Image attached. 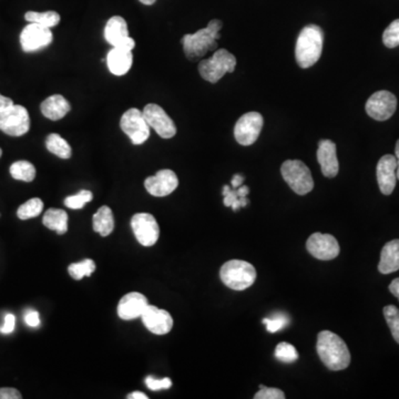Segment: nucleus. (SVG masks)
Segmentation results:
<instances>
[{
  "mask_svg": "<svg viewBox=\"0 0 399 399\" xmlns=\"http://www.w3.org/2000/svg\"><path fill=\"white\" fill-rule=\"evenodd\" d=\"M389 291L392 293L393 295H395L399 300V277L398 279H395L390 285H389Z\"/></svg>",
  "mask_w": 399,
  "mask_h": 399,
  "instance_id": "nucleus-43",
  "label": "nucleus"
},
{
  "mask_svg": "<svg viewBox=\"0 0 399 399\" xmlns=\"http://www.w3.org/2000/svg\"><path fill=\"white\" fill-rule=\"evenodd\" d=\"M221 28L222 21L213 19L206 28L200 29L192 35H186L182 39V43L186 58L191 62H196L206 56V52L215 50L218 47L216 40L221 37L219 33Z\"/></svg>",
  "mask_w": 399,
  "mask_h": 399,
  "instance_id": "nucleus-2",
  "label": "nucleus"
},
{
  "mask_svg": "<svg viewBox=\"0 0 399 399\" xmlns=\"http://www.w3.org/2000/svg\"><path fill=\"white\" fill-rule=\"evenodd\" d=\"M263 323L265 324L267 331L270 333H276L288 325V318L284 314H276V316H273L272 318H264Z\"/></svg>",
  "mask_w": 399,
  "mask_h": 399,
  "instance_id": "nucleus-36",
  "label": "nucleus"
},
{
  "mask_svg": "<svg viewBox=\"0 0 399 399\" xmlns=\"http://www.w3.org/2000/svg\"><path fill=\"white\" fill-rule=\"evenodd\" d=\"M399 270V240H393L381 249L378 271L381 274H390Z\"/></svg>",
  "mask_w": 399,
  "mask_h": 399,
  "instance_id": "nucleus-23",
  "label": "nucleus"
},
{
  "mask_svg": "<svg viewBox=\"0 0 399 399\" xmlns=\"http://www.w3.org/2000/svg\"><path fill=\"white\" fill-rule=\"evenodd\" d=\"M263 117L259 112H247L237 120L234 137L241 145H252L259 139L263 128Z\"/></svg>",
  "mask_w": 399,
  "mask_h": 399,
  "instance_id": "nucleus-9",
  "label": "nucleus"
},
{
  "mask_svg": "<svg viewBox=\"0 0 399 399\" xmlns=\"http://www.w3.org/2000/svg\"><path fill=\"white\" fill-rule=\"evenodd\" d=\"M105 38L116 48L133 51L135 47V40L129 36L127 21L120 16H113L108 21L105 27Z\"/></svg>",
  "mask_w": 399,
  "mask_h": 399,
  "instance_id": "nucleus-15",
  "label": "nucleus"
},
{
  "mask_svg": "<svg viewBox=\"0 0 399 399\" xmlns=\"http://www.w3.org/2000/svg\"><path fill=\"white\" fill-rule=\"evenodd\" d=\"M318 356L331 371H343L351 364V353L345 342L331 331H323L317 336Z\"/></svg>",
  "mask_w": 399,
  "mask_h": 399,
  "instance_id": "nucleus-1",
  "label": "nucleus"
},
{
  "mask_svg": "<svg viewBox=\"0 0 399 399\" xmlns=\"http://www.w3.org/2000/svg\"><path fill=\"white\" fill-rule=\"evenodd\" d=\"M383 43L387 48L399 46V19L393 21L383 33Z\"/></svg>",
  "mask_w": 399,
  "mask_h": 399,
  "instance_id": "nucleus-35",
  "label": "nucleus"
},
{
  "mask_svg": "<svg viewBox=\"0 0 399 399\" xmlns=\"http://www.w3.org/2000/svg\"><path fill=\"white\" fill-rule=\"evenodd\" d=\"M275 357L283 363H293V361H298V353L294 346L283 342L276 346Z\"/></svg>",
  "mask_w": 399,
  "mask_h": 399,
  "instance_id": "nucleus-34",
  "label": "nucleus"
},
{
  "mask_svg": "<svg viewBox=\"0 0 399 399\" xmlns=\"http://www.w3.org/2000/svg\"><path fill=\"white\" fill-rule=\"evenodd\" d=\"M317 160L320 163L322 173L326 178H335L339 171L336 145L333 141L320 140L318 143Z\"/></svg>",
  "mask_w": 399,
  "mask_h": 399,
  "instance_id": "nucleus-20",
  "label": "nucleus"
},
{
  "mask_svg": "<svg viewBox=\"0 0 399 399\" xmlns=\"http://www.w3.org/2000/svg\"><path fill=\"white\" fill-rule=\"evenodd\" d=\"M259 392L255 394V399H284V393L279 388H271V387H265L263 385L259 386Z\"/></svg>",
  "mask_w": 399,
  "mask_h": 399,
  "instance_id": "nucleus-37",
  "label": "nucleus"
},
{
  "mask_svg": "<svg viewBox=\"0 0 399 399\" xmlns=\"http://www.w3.org/2000/svg\"><path fill=\"white\" fill-rule=\"evenodd\" d=\"M145 385L147 388L151 389L153 392H158L162 389H169L172 386V381L170 378L155 379L153 377H147L145 379Z\"/></svg>",
  "mask_w": 399,
  "mask_h": 399,
  "instance_id": "nucleus-38",
  "label": "nucleus"
},
{
  "mask_svg": "<svg viewBox=\"0 0 399 399\" xmlns=\"http://www.w3.org/2000/svg\"><path fill=\"white\" fill-rule=\"evenodd\" d=\"M220 277L224 285L231 290L245 291L254 284L257 270L251 263L242 259H231L221 267Z\"/></svg>",
  "mask_w": 399,
  "mask_h": 399,
  "instance_id": "nucleus-4",
  "label": "nucleus"
},
{
  "mask_svg": "<svg viewBox=\"0 0 399 399\" xmlns=\"http://www.w3.org/2000/svg\"><path fill=\"white\" fill-rule=\"evenodd\" d=\"M222 194L224 196V206L232 208L233 211H237L242 206H247L249 201L247 198H240L237 189H231L229 186H224Z\"/></svg>",
  "mask_w": 399,
  "mask_h": 399,
  "instance_id": "nucleus-31",
  "label": "nucleus"
},
{
  "mask_svg": "<svg viewBox=\"0 0 399 399\" xmlns=\"http://www.w3.org/2000/svg\"><path fill=\"white\" fill-rule=\"evenodd\" d=\"M133 51L123 48H113L108 52L107 66L115 76H125L133 67Z\"/></svg>",
  "mask_w": 399,
  "mask_h": 399,
  "instance_id": "nucleus-21",
  "label": "nucleus"
},
{
  "mask_svg": "<svg viewBox=\"0 0 399 399\" xmlns=\"http://www.w3.org/2000/svg\"><path fill=\"white\" fill-rule=\"evenodd\" d=\"M395 157H396V160H397V171H396L397 179H398L399 180V140L397 141L396 143V149H395Z\"/></svg>",
  "mask_w": 399,
  "mask_h": 399,
  "instance_id": "nucleus-46",
  "label": "nucleus"
},
{
  "mask_svg": "<svg viewBox=\"0 0 399 399\" xmlns=\"http://www.w3.org/2000/svg\"><path fill=\"white\" fill-rule=\"evenodd\" d=\"M94 194L88 190H82L79 193L74 194V196H68L64 200V206L69 209L79 210L82 209L86 203L92 201Z\"/></svg>",
  "mask_w": 399,
  "mask_h": 399,
  "instance_id": "nucleus-33",
  "label": "nucleus"
},
{
  "mask_svg": "<svg viewBox=\"0 0 399 399\" xmlns=\"http://www.w3.org/2000/svg\"><path fill=\"white\" fill-rule=\"evenodd\" d=\"M11 174L15 180L31 182L36 178V168L28 161H17L11 164Z\"/></svg>",
  "mask_w": 399,
  "mask_h": 399,
  "instance_id": "nucleus-27",
  "label": "nucleus"
},
{
  "mask_svg": "<svg viewBox=\"0 0 399 399\" xmlns=\"http://www.w3.org/2000/svg\"><path fill=\"white\" fill-rule=\"evenodd\" d=\"M54 40V35L50 28L38 23H30L21 31V48L25 52H33L46 48Z\"/></svg>",
  "mask_w": 399,
  "mask_h": 399,
  "instance_id": "nucleus-13",
  "label": "nucleus"
},
{
  "mask_svg": "<svg viewBox=\"0 0 399 399\" xmlns=\"http://www.w3.org/2000/svg\"><path fill=\"white\" fill-rule=\"evenodd\" d=\"M1 155H3V150L0 149V158H1Z\"/></svg>",
  "mask_w": 399,
  "mask_h": 399,
  "instance_id": "nucleus-48",
  "label": "nucleus"
},
{
  "mask_svg": "<svg viewBox=\"0 0 399 399\" xmlns=\"http://www.w3.org/2000/svg\"><path fill=\"white\" fill-rule=\"evenodd\" d=\"M243 182H245V178H243L241 174H235V176L232 178V188L237 189L243 184Z\"/></svg>",
  "mask_w": 399,
  "mask_h": 399,
  "instance_id": "nucleus-44",
  "label": "nucleus"
},
{
  "mask_svg": "<svg viewBox=\"0 0 399 399\" xmlns=\"http://www.w3.org/2000/svg\"><path fill=\"white\" fill-rule=\"evenodd\" d=\"M120 127L135 145H142L150 137V125H147L143 112L137 108H131L123 113Z\"/></svg>",
  "mask_w": 399,
  "mask_h": 399,
  "instance_id": "nucleus-8",
  "label": "nucleus"
},
{
  "mask_svg": "<svg viewBox=\"0 0 399 399\" xmlns=\"http://www.w3.org/2000/svg\"><path fill=\"white\" fill-rule=\"evenodd\" d=\"M145 186L151 196L163 198L172 193L179 186V179L172 170H160L145 181Z\"/></svg>",
  "mask_w": 399,
  "mask_h": 399,
  "instance_id": "nucleus-16",
  "label": "nucleus"
},
{
  "mask_svg": "<svg viewBox=\"0 0 399 399\" xmlns=\"http://www.w3.org/2000/svg\"><path fill=\"white\" fill-rule=\"evenodd\" d=\"M306 249L310 255L320 261H331L339 254V245L331 234L314 233L306 242Z\"/></svg>",
  "mask_w": 399,
  "mask_h": 399,
  "instance_id": "nucleus-12",
  "label": "nucleus"
},
{
  "mask_svg": "<svg viewBox=\"0 0 399 399\" xmlns=\"http://www.w3.org/2000/svg\"><path fill=\"white\" fill-rule=\"evenodd\" d=\"M30 129L28 111L23 106L13 105L0 112V130L11 137H21Z\"/></svg>",
  "mask_w": 399,
  "mask_h": 399,
  "instance_id": "nucleus-7",
  "label": "nucleus"
},
{
  "mask_svg": "<svg viewBox=\"0 0 399 399\" xmlns=\"http://www.w3.org/2000/svg\"><path fill=\"white\" fill-rule=\"evenodd\" d=\"M13 105V100L11 98L4 97L0 94V112L5 111L8 108Z\"/></svg>",
  "mask_w": 399,
  "mask_h": 399,
  "instance_id": "nucleus-42",
  "label": "nucleus"
},
{
  "mask_svg": "<svg viewBox=\"0 0 399 399\" xmlns=\"http://www.w3.org/2000/svg\"><path fill=\"white\" fill-rule=\"evenodd\" d=\"M94 232L99 233L101 237H108L115 229V218L109 206H103L94 214Z\"/></svg>",
  "mask_w": 399,
  "mask_h": 399,
  "instance_id": "nucleus-24",
  "label": "nucleus"
},
{
  "mask_svg": "<svg viewBox=\"0 0 399 399\" xmlns=\"http://www.w3.org/2000/svg\"><path fill=\"white\" fill-rule=\"evenodd\" d=\"M323 30L318 26L308 25L300 30L295 48V57L300 68H310L318 62L323 50Z\"/></svg>",
  "mask_w": 399,
  "mask_h": 399,
  "instance_id": "nucleus-3",
  "label": "nucleus"
},
{
  "mask_svg": "<svg viewBox=\"0 0 399 399\" xmlns=\"http://www.w3.org/2000/svg\"><path fill=\"white\" fill-rule=\"evenodd\" d=\"M96 271V264L92 259H84L79 263L69 265L68 272L74 280L79 281L84 277L90 276Z\"/></svg>",
  "mask_w": 399,
  "mask_h": 399,
  "instance_id": "nucleus-30",
  "label": "nucleus"
},
{
  "mask_svg": "<svg viewBox=\"0 0 399 399\" xmlns=\"http://www.w3.org/2000/svg\"><path fill=\"white\" fill-rule=\"evenodd\" d=\"M16 327V317L13 314H7L5 316V322L3 326H0V333L11 334L13 333Z\"/></svg>",
  "mask_w": 399,
  "mask_h": 399,
  "instance_id": "nucleus-39",
  "label": "nucleus"
},
{
  "mask_svg": "<svg viewBox=\"0 0 399 399\" xmlns=\"http://www.w3.org/2000/svg\"><path fill=\"white\" fill-rule=\"evenodd\" d=\"M149 305L147 298L141 293L133 292L125 295L118 304V315L125 320L141 317Z\"/></svg>",
  "mask_w": 399,
  "mask_h": 399,
  "instance_id": "nucleus-19",
  "label": "nucleus"
},
{
  "mask_svg": "<svg viewBox=\"0 0 399 399\" xmlns=\"http://www.w3.org/2000/svg\"><path fill=\"white\" fill-rule=\"evenodd\" d=\"M384 316L393 337L399 344V310L394 305L385 306Z\"/></svg>",
  "mask_w": 399,
  "mask_h": 399,
  "instance_id": "nucleus-32",
  "label": "nucleus"
},
{
  "mask_svg": "<svg viewBox=\"0 0 399 399\" xmlns=\"http://www.w3.org/2000/svg\"><path fill=\"white\" fill-rule=\"evenodd\" d=\"M43 210V202L39 198H33L19 206L17 215L21 220H29L40 215Z\"/></svg>",
  "mask_w": 399,
  "mask_h": 399,
  "instance_id": "nucleus-29",
  "label": "nucleus"
},
{
  "mask_svg": "<svg viewBox=\"0 0 399 399\" xmlns=\"http://www.w3.org/2000/svg\"><path fill=\"white\" fill-rule=\"evenodd\" d=\"M25 322L30 327H37L40 324V317L37 310H28L25 314Z\"/></svg>",
  "mask_w": 399,
  "mask_h": 399,
  "instance_id": "nucleus-40",
  "label": "nucleus"
},
{
  "mask_svg": "<svg viewBox=\"0 0 399 399\" xmlns=\"http://www.w3.org/2000/svg\"><path fill=\"white\" fill-rule=\"evenodd\" d=\"M135 239L143 247H152L160 237V227L152 214L137 213L131 219Z\"/></svg>",
  "mask_w": 399,
  "mask_h": 399,
  "instance_id": "nucleus-10",
  "label": "nucleus"
},
{
  "mask_svg": "<svg viewBox=\"0 0 399 399\" xmlns=\"http://www.w3.org/2000/svg\"><path fill=\"white\" fill-rule=\"evenodd\" d=\"M142 112L147 125L154 129L161 137L171 139L176 135V123H173V120L160 106L150 103L145 106Z\"/></svg>",
  "mask_w": 399,
  "mask_h": 399,
  "instance_id": "nucleus-14",
  "label": "nucleus"
},
{
  "mask_svg": "<svg viewBox=\"0 0 399 399\" xmlns=\"http://www.w3.org/2000/svg\"><path fill=\"white\" fill-rule=\"evenodd\" d=\"M141 318L147 331L155 335H166L173 327V318L170 313L150 304L145 308Z\"/></svg>",
  "mask_w": 399,
  "mask_h": 399,
  "instance_id": "nucleus-17",
  "label": "nucleus"
},
{
  "mask_svg": "<svg viewBox=\"0 0 399 399\" xmlns=\"http://www.w3.org/2000/svg\"><path fill=\"white\" fill-rule=\"evenodd\" d=\"M43 223L49 230L62 235L68 231V214L62 209H49L43 215Z\"/></svg>",
  "mask_w": 399,
  "mask_h": 399,
  "instance_id": "nucleus-25",
  "label": "nucleus"
},
{
  "mask_svg": "<svg viewBox=\"0 0 399 399\" xmlns=\"http://www.w3.org/2000/svg\"><path fill=\"white\" fill-rule=\"evenodd\" d=\"M149 398V397L147 396V395L143 394V393L141 392H135L133 393V394H130L129 396H128V399H147Z\"/></svg>",
  "mask_w": 399,
  "mask_h": 399,
  "instance_id": "nucleus-45",
  "label": "nucleus"
},
{
  "mask_svg": "<svg viewBox=\"0 0 399 399\" xmlns=\"http://www.w3.org/2000/svg\"><path fill=\"white\" fill-rule=\"evenodd\" d=\"M397 160L393 154L381 157L377 164V182L379 190L385 196L393 193L397 181Z\"/></svg>",
  "mask_w": 399,
  "mask_h": 399,
  "instance_id": "nucleus-18",
  "label": "nucleus"
},
{
  "mask_svg": "<svg viewBox=\"0 0 399 399\" xmlns=\"http://www.w3.org/2000/svg\"><path fill=\"white\" fill-rule=\"evenodd\" d=\"M21 393L15 388H0V399H21Z\"/></svg>",
  "mask_w": 399,
  "mask_h": 399,
  "instance_id": "nucleus-41",
  "label": "nucleus"
},
{
  "mask_svg": "<svg viewBox=\"0 0 399 399\" xmlns=\"http://www.w3.org/2000/svg\"><path fill=\"white\" fill-rule=\"evenodd\" d=\"M143 5L151 6L157 1V0H139Z\"/></svg>",
  "mask_w": 399,
  "mask_h": 399,
  "instance_id": "nucleus-47",
  "label": "nucleus"
},
{
  "mask_svg": "<svg viewBox=\"0 0 399 399\" xmlns=\"http://www.w3.org/2000/svg\"><path fill=\"white\" fill-rule=\"evenodd\" d=\"M237 59L227 49H219L209 59H204L198 64L200 76L206 82L216 84L227 72H233Z\"/></svg>",
  "mask_w": 399,
  "mask_h": 399,
  "instance_id": "nucleus-5",
  "label": "nucleus"
},
{
  "mask_svg": "<svg viewBox=\"0 0 399 399\" xmlns=\"http://www.w3.org/2000/svg\"><path fill=\"white\" fill-rule=\"evenodd\" d=\"M46 147L49 152L54 153L58 158H72V147L62 135H57V133L49 135L46 139Z\"/></svg>",
  "mask_w": 399,
  "mask_h": 399,
  "instance_id": "nucleus-26",
  "label": "nucleus"
},
{
  "mask_svg": "<svg viewBox=\"0 0 399 399\" xmlns=\"http://www.w3.org/2000/svg\"><path fill=\"white\" fill-rule=\"evenodd\" d=\"M283 179L295 193L305 196L313 190L314 181L310 169L300 160L285 161L281 168Z\"/></svg>",
  "mask_w": 399,
  "mask_h": 399,
  "instance_id": "nucleus-6",
  "label": "nucleus"
},
{
  "mask_svg": "<svg viewBox=\"0 0 399 399\" xmlns=\"http://www.w3.org/2000/svg\"><path fill=\"white\" fill-rule=\"evenodd\" d=\"M25 19L29 23H38V25L51 29L60 23V15L56 11H46V13L28 11L25 15Z\"/></svg>",
  "mask_w": 399,
  "mask_h": 399,
  "instance_id": "nucleus-28",
  "label": "nucleus"
},
{
  "mask_svg": "<svg viewBox=\"0 0 399 399\" xmlns=\"http://www.w3.org/2000/svg\"><path fill=\"white\" fill-rule=\"evenodd\" d=\"M41 112L49 120L57 121L62 119L70 111L72 107L68 100L62 94H54L43 100L40 106Z\"/></svg>",
  "mask_w": 399,
  "mask_h": 399,
  "instance_id": "nucleus-22",
  "label": "nucleus"
},
{
  "mask_svg": "<svg viewBox=\"0 0 399 399\" xmlns=\"http://www.w3.org/2000/svg\"><path fill=\"white\" fill-rule=\"evenodd\" d=\"M397 108V98L386 90L371 94L366 102L367 115L377 121H386L394 115Z\"/></svg>",
  "mask_w": 399,
  "mask_h": 399,
  "instance_id": "nucleus-11",
  "label": "nucleus"
}]
</instances>
